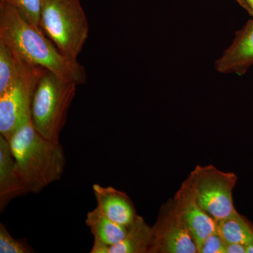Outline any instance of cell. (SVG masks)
<instances>
[{
    "instance_id": "cell-1",
    "label": "cell",
    "mask_w": 253,
    "mask_h": 253,
    "mask_svg": "<svg viewBox=\"0 0 253 253\" xmlns=\"http://www.w3.org/2000/svg\"><path fill=\"white\" fill-rule=\"evenodd\" d=\"M0 41L28 64L45 68L78 86L86 83L83 65L63 55L41 28L28 22L14 6L3 1H0Z\"/></svg>"
},
{
    "instance_id": "cell-2",
    "label": "cell",
    "mask_w": 253,
    "mask_h": 253,
    "mask_svg": "<svg viewBox=\"0 0 253 253\" xmlns=\"http://www.w3.org/2000/svg\"><path fill=\"white\" fill-rule=\"evenodd\" d=\"M9 142L28 193L38 194L62 177L66 163L62 145L40 134L32 123L31 114L23 118Z\"/></svg>"
},
{
    "instance_id": "cell-3",
    "label": "cell",
    "mask_w": 253,
    "mask_h": 253,
    "mask_svg": "<svg viewBox=\"0 0 253 253\" xmlns=\"http://www.w3.org/2000/svg\"><path fill=\"white\" fill-rule=\"evenodd\" d=\"M40 28L58 49L77 60L89 35V23L80 0H42Z\"/></svg>"
},
{
    "instance_id": "cell-4",
    "label": "cell",
    "mask_w": 253,
    "mask_h": 253,
    "mask_svg": "<svg viewBox=\"0 0 253 253\" xmlns=\"http://www.w3.org/2000/svg\"><path fill=\"white\" fill-rule=\"evenodd\" d=\"M77 86L48 70L40 78L32 99L31 121L46 139L59 141Z\"/></svg>"
},
{
    "instance_id": "cell-5",
    "label": "cell",
    "mask_w": 253,
    "mask_h": 253,
    "mask_svg": "<svg viewBox=\"0 0 253 253\" xmlns=\"http://www.w3.org/2000/svg\"><path fill=\"white\" fill-rule=\"evenodd\" d=\"M189 177L199 204L216 221L237 212L233 201L238 179L235 173L224 172L213 165L197 166Z\"/></svg>"
},
{
    "instance_id": "cell-6",
    "label": "cell",
    "mask_w": 253,
    "mask_h": 253,
    "mask_svg": "<svg viewBox=\"0 0 253 253\" xmlns=\"http://www.w3.org/2000/svg\"><path fill=\"white\" fill-rule=\"evenodd\" d=\"M18 60L19 75L17 79L0 94V135L9 141L23 118L31 114L33 93L46 70Z\"/></svg>"
},
{
    "instance_id": "cell-7",
    "label": "cell",
    "mask_w": 253,
    "mask_h": 253,
    "mask_svg": "<svg viewBox=\"0 0 253 253\" xmlns=\"http://www.w3.org/2000/svg\"><path fill=\"white\" fill-rule=\"evenodd\" d=\"M152 229L149 253H199L174 197L163 205Z\"/></svg>"
},
{
    "instance_id": "cell-8",
    "label": "cell",
    "mask_w": 253,
    "mask_h": 253,
    "mask_svg": "<svg viewBox=\"0 0 253 253\" xmlns=\"http://www.w3.org/2000/svg\"><path fill=\"white\" fill-rule=\"evenodd\" d=\"M174 197L180 206L199 251L205 240L217 231V221L199 204L189 176L183 181Z\"/></svg>"
},
{
    "instance_id": "cell-9",
    "label": "cell",
    "mask_w": 253,
    "mask_h": 253,
    "mask_svg": "<svg viewBox=\"0 0 253 253\" xmlns=\"http://www.w3.org/2000/svg\"><path fill=\"white\" fill-rule=\"evenodd\" d=\"M253 65V18L236 32L234 39L216 60L214 69L221 74L243 76Z\"/></svg>"
},
{
    "instance_id": "cell-10",
    "label": "cell",
    "mask_w": 253,
    "mask_h": 253,
    "mask_svg": "<svg viewBox=\"0 0 253 253\" xmlns=\"http://www.w3.org/2000/svg\"><path fill=\"white\" fill-rule=\"evenodd\" d=\"M97 207L106 217L125 226H130L137 217L130 198L112 186L95 184L92 186Z\"/></svg>"
},
{
    "instance_id": "cell-11",
    "label": "cell",
    "mask_w": 253,
    "mask_h": 253,
    "mask_svg": "<svg viewBox=\"0 0 253 253\" xmlns=\"http://www.w3.org/2000/svg\"><path fill=\"white\" fill-rule=\"evenodd\" d=\"M29 194L16 167L10 142L0 135V211L13 199Z\"/></svg>"
},
{
    "instance_id": "cell-12",
    "label": "cell",
    "mask_w": 253,
    "mask_h": 253,
    "mask_svg": "<svg viewBox=\"0 0 253 253\" xmlns=\"http://www.w3.org/2000/svg\"><path fill=\"white\" fill-rule=\"evenodd\" d=\"M152 236V226L148 225L144 218L138 215L134 222L127 226L124 239L111 246L109 253H149Z\"/></svg>"
},
{
    "instance_id": "cell-13",
    "label": "cell",
    "mask_w": 253,
    "mask_h": 253,
    "mask_svg": "<svg viewBox=\"0 0 253 253\" xmlns=\"http://www.w3.org/2000/svg\"><path fill=\"white\" fill-rule=\"evenodd\" d=\"M86 226L94 239L98 240L110 247L122 241L127 232V227L115 222L96 207L86 214Z\"/></svg>"
},
{
    "instance_id": "cell-14",
    "label": "cell",
    "mask_w": 253,
    "mask_h": 253,
    "mask_svg": "<svg viewBox=\"0 0 253 253\" xmlns=\"http://www.w3.org/2000/svg\"><path fill=\"white\" fill-rule=\"evenodd\" d=\"M217 231L227 243L253 245V224L239 212L217 221Z\"/></svg>"
},
{
    "instance_id": "cell-15",
    "label": "cell",
    "mask_w": 253,
    "mask_h": 253,
    "mask_svg": "<svg viewBox=\"0 0 253 253\" xmlns=\"http://www.w3.org/2000/svg\"><path fill=\"white\" fill-rule=\"evenodd\" d=\"M19 75V63L9 46L0 41V94L9 89Z\"/></svg>"
},
{
    "instance_id": "cell-16",
    "label": "cell",
    "mask_w": 253,
    "mask_h": 253,
    "mask_svg": "<svg viewBox=\"0 0 253 253\" xmlns=\"http://www.w3.org/2000/svg\"><path fill=\"white\" fill-rule=\"evenodd\" d=\"M14 6L32 25L40 27L42 0H0Z\"/></svg>"
},
{
    "instance_id": "cell-17",
    "label": "cell",
    "mask_w": 253,
    "mask_h": 253,
    "mask_svg": "<svg viewBox=\"0 0 253 253\" xmlns=\"http://www.w3.org/2000/svg\"><path fill=\"white\" fill-rule=\"evenodd\" d=\"M33 250L22 241L14 239L3 223H0V253H31Z\"/></svg>"
},
{
    "instance_id": "cell-18",
    "label": "cell",
    "mask_w": 253,
    "mask_h": 253,
    "mask_svg": "<svg viewBox=\"0 0 253 253\" xmlns=\"http://www.w3.org/2000/svg\"><path fill=\"white\" fill-rule=\"evenodd\" d=\"M227 242L218 231L208 236L199 249V253H226Z\"/></svg>"
},
{
    "instance_id": "cell-19",
    "label": "cell",
    "mask_w": 253,
    "mask_h": 253,
    "mask_svg": "<svg viewBox=\"0 0 253 253\" xmlns=\"http://www.w3.org/2000/svg\"><path fill=\"white\" fill-rule=\"evenodd\" d=\"M226 253H246V246L237 243H227Z\"/></svg>"
},
{
    "instance_id": "cell-20",
    "label": "cell",
    "mask_w": 253,
    "mask_h": 253,
    "mask_svg": "<svg viewBox=\"0 0 253 253\" xmlns=\"http://www.w3.org/2000/svg\"><path fill=\"white\" fill-rule=\"evenodd\" d=\"M234 1H236V2L241 6V7L244 8V9L246 10L250 15H251V10H250L249 6H248L247 3H246L244 0H234Z\"/></svg>"
},
{
    "instance_id": "cell-21",
    "label": "cell",
    "mask_w": 253,
    "mask_h": 253,
    "mask_svg": "<svg viewBox=\"0 0 253 253\" xmlns=\"http://www.w3.org/2000/svg\"><path fill=\"white\" fill-rule=\"evenodd\" d=\"M247 3L248 6H249L250 10H251V16L253 18V0H244Z\"/></svg>"
}]
</instances>
